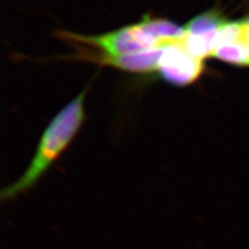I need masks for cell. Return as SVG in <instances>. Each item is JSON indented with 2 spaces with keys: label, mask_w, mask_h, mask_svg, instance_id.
Segmentation results:
<instances>
[{
  "label": "cell",
  "mask_w": 249,
  "mask_h": 249,
  "mask_svg": "<svg viewBox=\"0 0 249 249\" xmlns=\"http://www.w3.org/2000/svg\"><path fill=\"white\" fill-rule=\"evenodd\" d=\"M89 86L53 116L40 137L35 154L19 178L0 192L2 202L16 199L32 190L71 145L86 119L84 103Z\"/></svg>",
  "instance_id": "6da1fadb"
},
{
  "label": "cell",
  "mask_w": 249,
  "mask_h": 249,
  "mask_svg": "<svg viewBox=\"0 0 249 249\" xmlns=\"http://www.w3.org/2000/svg\"><path fill=\"white\" fill-rule=\"evenodd\" d=\"M226 21L220 11L211 9L191 18L184 29L188 35H213L219 33Z\"/></svg>",
  "instance_id": "8992f818"
},
{
  "label": "cell",
  "mask_w": 249,
  "mask_h": 249,
  "mask_svg": "<svg viewBox=\"0 0 249 249\" xmlns=\"http://www.w3.org/2000/svg\"><path fill=\"white\" fill-rule=\"evenodd\" d=\"M245 21H246V23H247V25H248V27H249V18H246V19H245Z\"/></svg>",
  "instance_id": "52a82bcc"
},
{
  "label": "cell",
  "mask_w": 249,
  "mask_h": 249,
  "mask_svg": "<svg viewBox=\"0 0 249 249\" xmlns=\"http://www.w3.org/2000/svg\"><path fill=\"white\" fill-rule=\"evenodd\" d=\"M59 36L73 45L93 47L96 52L107 55H123L153 48H162L148 31L142 18L137 23L119 28L99 36H81L61 32Z\"/></svg>",
  "instance_id": "7a4b0ae2"
},
{
  "label": "cell",
  "mask_w": 249,
  "mask_h": 249,
  "mask_svg": "<svg viewBox=\"0 0 249 249\" xmlns=\"http://www.w3.org/2000/svg\"><path fill=\"white\" fill-rule=\"evenodd\" d=\"M248 36H249V27H248Z\"/></svg>",
  "instance_id": "ba28073f"
},
{
  "label": "cell",
  "mask_w": 249,
  "mask_h": 249,
  "mask_svg": "<svg viewBox=\"0 0 249 249\" xmlns=\"http://www.w3.org/2000/svg\"><path fill=\"white\" fill-rule=\"evenodd\" d=\"M180 41L163 48L157 71L166 83L185 87L200 78L204 71V60L188 53Z\"/></svg>",
  "instance_id": "3957f363"
},
{
  "label": "cell",
  "mask_w": 249,
  "mask_h": 249,
  "mask_svg": "<svg viewBox=\"0 0 249 249\" xmlns=\"http://www.w3.org/2000/svg\"><path fill=\"white\" fill-rule=\"evenodd\" d=\"M212 56L231 65L249 67V38L248 34L238 40L218 44L215 46Z\"/></svg>",
  "instance_id": "5b68a950"
},
{
  "label": "cell",
  "mask_w": 249,
  "mask_h": 249,
  "mask_svg": "<svg viewBox=\"0 0 249 249\" xmlns=\"http://www.w3.org/2000/svg\"><path fill=\"white\" fill-rule=\"evenodd\" d=\"M78 46V59H83L101 66H108L131 73H151L158 70L160 55L163 48H153L138 53L123 55H107Z\"/></svg>",
  "instance_id": "277c9868"
}]
</instances>
